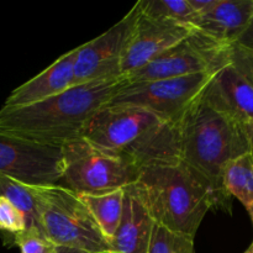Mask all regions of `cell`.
<instances>
[{
  "mask_svg": "<svg viewBox=\"0 0 253 253\" xmlns=\"http://www.w3.org/2000/svg\"><path fill=\"white\" fill-rule=\"evenodd\" d=\"M222 184L230 197L239 199L246 208L253 225V157L251 153L226 166Z\"/></svg>",
  "mask_w": 253,
  "mask_h": 253,
  "instance_id": "17",
  "label": "cell"
},
{
  "mask_svg": "<svg viewBox=\"0 0 253 253\" xmlns=\"http://www.w3.org/2000/svg\"><path fill=\"white\" fill-rule=\"evenodd\" d=\"M141 168L132 161L108 152L85 138L62 146L58 185L76 194H100L137 183Z\"/></svg>",
  "mask_w": 253,
  "mask_h": 253,
  "instance_id": "6",
  "label": "cell"
},
{
  "mask_svg": "<svg viewBox=\"0 0 253 253\" xmlns=\"http://www.w3.org/2000/svg\"><path fill=\"white\" fill-rule=\"evenodd\" d=\"M142 14L195 29L198 15L189 0H141L136 2Z\"/></svg>",
  "mask_w": 253,
  "mask_h": 253,
  "instance_id": "19",
  "label": "cell"
},
{
  "mask_svg": "<svg viewBox=\"0 0 253 253\" xmlns=\"http://www.w3.org/2000/svg\"><path fill=\"white\" fill-rule=\"evenodd\" d=\"M138 16L137 4L118 24L77 47L74 85L124 78L123 59Z\"/></svg>",
  "mask_w": 253,
  "mask_h": 253,
  "instance_id": "9",
  "label": "cell"
},
{
  "mask_svg": "<svg viewBox=\"0 0 253 253\" xmlns=\"http://www.w3.org/2000/svg\"><path fill=\"white\" fill-rule=\"evenodd\" d=\"M232 44L216 41L194 30L183 41L147 66L126 76L125 79L127 82H142L215 73L227 62Z\"/></svg>",
  "mask_w": 253,
  "mask_h": 253,
  "instance_id": "8",
  "label": "cell"
},
{
  "mask_svg": "<svg viewBox=\"0 0 253 253\" xmlns=\"http://www.w3.org/2000/svg\"><path fill=\"white\" fill-rule=\"evenodd\" d=\"M0 174L32 187L58 185L62 147L0 132Z\"/></svg>",
  "mask_w": 253,
  "mask_h": 253,
  "instance_id": "10",
  "label": "cell"
},
{
  "mask_svg": "<svg viewBox=\"0 0 253 253\" xmlns=\"http://www.w3.org/2000/svg\"><path fill=\"white\" fill-rule=\"evenodd\" d=\"M0 197L12 203L26 216L27 229L41 230L39 207L32 185L24 184L0 174Z\"/></svg>",
  "mask_w": 253,
  "mask_h": 253,
  "instance_id": "18",
  "label": "cell"
},
{
  "mask_svg": "<svg viewBox=\"0 0 253 253\" xmlns=\"http://www.w3.org/2000/svg\"><path fill=\"white\" fill-rule=\"evenodd\" d=\"M156 225L136 183L126 187L123 216L110 240L111 253H148Z\"/></svg>",
  "mask_w": 253,
  "mask_h": 253,
  "instance_id": "13",
  "label": "cell"
},
{
  "mask_svg": "<svg viewBox=\"0 0 253 253\" xmlns=\"http://www.w3.org/2000/svg\"><path fill=\"white\" fill-rule=\"evenodd\" d=\"M148 253H195L194 237L156 225Z\"/></svg>",
  "mask_w": 253,
  "mask_h": 253,
  "instance_id": "20",
  "label": "cell"
},
{
  "mask_svg": "<svg viewBox=\"0 0 253 253\" xmlns=\"http://www.w3.org/2000/svg\"><path fill=\"white\" fill-rule=\"evenodd\" d=\"M27 230L26 216L5 198L0 197V232L6 246H14L16 236Z\"/></svg>",
  "mask_w": 253,
  "mask_h": 253,
  "instance_id": "21",
  "label": "cell"
},
{
  "mask_svg": "<svg viewBox=\"0 0 253 253\" xmlns=\"http://www.w3.org/2000/svg\"><path fill=\"white\" fill-rule=\"evenodd\" d=\"M83 138L132 161L141 169L182 160L178 126L138 106H104L89 121Z\"/></svg>",
  "mask_w": 253,
  "mask_h": 253,
  "instance_id": "4",
  "label": "cell"
},
{
  "mask_svg": "<svg viewBox=\"0 0 253 253\" xmlns=\"http://www.w3.org/2000/svg\"><path fill=\"white\" fill-rule=\"evenodd\" d=\"M54 253H86V252L81 251V250H77V249H71V247L58 246Z\"/></svg>",
  "mask_w": 253,
  "mask_h": 253,
  "instance_id": "26",
  "label": "cell"
},
{
  "mask_svg": "<svg viewBox=\"0 0 253 253\" xmlns=\"http://www.w3.org/2000/svg\"><path fill=\"white\" fill-rule=\"evenodd\" d=\"M14 245L19 247L21 253H54L58 247L39 229L25 230L16 236Z\"/></svg>",
  "mask_w": 253,
  "mask_h": 253,
  "instance_id": "22",
  "label": "cell"
},
{
  "mask_svg": "<svg viewBox=\"0 0 253 253\" xmlns=\"http://www.w3.org/2000/svg\"><path fill=\"white\" fill-rule=\"evenodd\" d=\"M177 126L182 161L231 200L222 177L230 162L250 153L246 125L217 105L204 89Z\"/></svg>",
  "mask_w": 253,
  "mask_h": 253,
  "instance_id": "3",
  "label": "cell"
},
{
  "mask_svg": "<svg viewBox=\"0 0 253 253\" xmlns=\"http://www.w3.org/2000/svg\"><path fill=\"white\" fill-rule=\"evenodd\" d=\"M236 43L245 47V48H249L253 51V19L251 24H250V26L247 27V30L244 32V35L240 37L239 41H237Z\"/></svg>",
  "mask_w": 253,
  "mask_h": 253,
  "instance_id": "24",
  "label": "cell"
},
{
  "mask_svg": "<svg viewBox=\"0 0 253 253\" xmlns=\"http://www.w3.org/2000/svg\"><path fill=\"white\" fill-rule=\"evenodd\" d=\"M194 30L177 22L147 16L138 9L137 20L123 59L124 78L147 66L158 56L183 41Z\"/></svg>",
  "mask_w": 253,
  "mask_h": 253,
  "instance_id": "12",
  "label": "cell"
},
{
  "mask_svg": "<svg viewBox=\"0 0 253 253\" xmlns=\"http://www.w3.org/2000/svg\"><path fill=\"white\" fill-rule=\"evenodd\" d=\"M136 185L157 225L190 237L210 209L231 208V200L182 160L143 167Z\"/></svg>",
  "mask_w": 253,
  "mask_h": 253,
  "instance_id": "2",
  "label": "cell"
},
{
  "mask_svg": "<svg viewBox=\"0 0 253 253\" xmlns=\"http://www.w3.org/2000/svg\"><path fill=\"white\" fill-rule=\"evenodd\" d=\"M85 204L103 234L110 241L118 230L124 210L125 188L100 194H77Z\"/></svg>",
  "mask_w": 253,
  "mask_h": 253,
  "instance_id": "16",
  "label": "cell"
},
{
  "mask_svg": "<svg viewBox=\"0 0 253 253\" xmlns=\"http://www.w3.org/2000/svg\"><path fill=\"white\" fill-rule=\"evenodd\" d=\"M205 90L240 121H253V51L232 44L229 59L212 76Z\"/></svg>",
  "mask_w": 253,
  "mask_h": 253,
  "instance_id": "11",
  "label": "cell"
},
{
  "mask_svg": "<svg viewBox=\"0 0 253 253\" xmlns=\"http://www.w3.org/2000/svg\"><path fill=\"white\" fill-rule=\"evenodd\" d=\"M253 19V0H216L214 6L200 15L195 30L224 42L236 43Z\"/></svg>",
  "mask_w": 253,
  "mask_h": 253,
  "instance_id": "15",
  "label": "cell"
},
{
  "mask_svg": "<svg viewBox=\"0 0 253 253\" xmlns=\"http://www.w3.org/2000/svg\"><path fill=\"white\" fill-rule=\"evenodd\" d=\"M245 125H246L247 136H249V141H250V153H251L253 157V121L245 124Z\"/></svg>",
  "mask_w": 253,
  "mask_h": 253,
  "instance_id": "25",
  "label": "cell"
},
{
  "mask_svg": "<svg viewBox=\"0 0 253 253\" xmlns=\"http://www.w3.org/2000/svg\"><path fill=\"white\" fill-rule=\"evenodd\" d=\"M189 2L193 9H194V11L197 12L198 17H199L200 15L209 11L215 5L216 0H189Z\"/></svg>",
  "mask_w": 253,
  "mask_h": 253,
  "instance_id": "23",
  "label": "cell"
},
{
  "mask_svg": "<svg viewBox=\"0 0 253 253\" xmlns=\"http://www.w3.org/2000/svg\"><path fill=\"white\" fill-rule=\"evenodd\" d=\"M245 253H253V242L251 244V246H250L249 249H247V251L245 252Z\"/></svg>",
  "mask_w": 253,
  "mask_h": 253,
  "instance_id": "27",
  "label": "cell"
},
{
  "mask_svg": "<svg viewBox=\"0 0 253 253\" xmlns=\"http://www.w3.org/2000/svg\"><path fill=\"white\" fill-rule=\"evenodd\" d=\"M77 48L62 54L46 69L17 86L10 93L4 108H19L31 105L63 93L74 85V62Z\"/></svg>",
  "mask_w": 253,
  "mask_h": 253,
  "instance_id": "14",
  "label": "cell"
},
{
  "mask_svg": "<svg viewBox=\"0 0 253 253\" xmlns=\"http://www.w3.org/2000/svg\"><path fill=\"white\" fill-rule=\"evenodd\" d=\"M126 83L115 81L76 84L40 103L0 109V132L49 146H63L83 137L93 116L110 103Z\"/></svg>",
  "mask_w": 253,
  "mask_h": 253,
  "instance_id": "1",
  "label": "cell"
},
{
  "mask_svg": "<svg viewBox=\"0 0 253 253\" xmlns=\"http://www.w3.org/2000/svg\"><path fill=\"white\" fill-rule=\"evenodd\" d=\"M40 225L44 236L57 246L86 253H111L110 241L76 193L61 187H34Z\"/></svg>",
  "mask_w": 253,
  "mask_h": 253,
  "instance_id": "5",
  "label": "cell"
},
{
  "mask_svg": "<svg viewBox=\"0 0 253 253\" xmlns=\"http://www.w3.org/2000/svg\"><path fill=\"white\" fill-rule=\"evenodd\" d=\"M216 73V72H215ZM215 73L175 78L127 82L114 94L108 105H132L146 109L165 121L178 125Z\"/></svg>",
  "mask_w": 253,
  "mask_h": 253,
  "instance_id": "7",
  "label": "cell"
}]
</instances>
